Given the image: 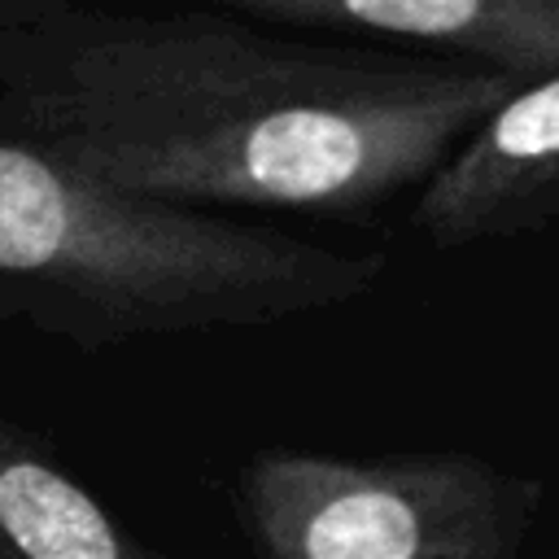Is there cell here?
<instances>
[{"instance_id": "cell-3", "label": "cell", "mask_w": 559, "mask_h": 559, "mask_svg": "<svg viewBox=\"0 0 559 559\" xmlns=\"http://www.w3.org/2000/svg\"><path fill=\"white\" fill-rule=\"evenodd\" d=\"M245 502L271 559H507L524 485L467 454H262Z\"/></svg>"}, {"instance_id": "cell-5", "label": "cell", "mask_w": 559, "mask_h": 559, "mask_svg": "<svg viewBox=\"0 0 559 559\" xmlns=\"http://www.w3.org/2000/svg\"><path fill=\"white\" fill-rule=\"evenodd\" d=\"M70 0H0V13H31ZM197 4L319 39L441 52L511 74L559 70V0H131Z\"/></svg>"}, {"instance_id": "cell-4", "label": "cell", "mask_w": 559, "mask_h": 559, "mask_svg": "<svg viewBox=\"0 0 559 559\" xmlns=\"http://www.w3.org/2000/svg\"><path fill=\"white\" fill-rule=\"evenodd\" d=\"M559 227V70L524 79L424 179L411 231L472 249Z\"/></svg>"}, {"instance_id": "cell-1", "label": "cell", "mask_w": 559, "mask_h": 559, "mask_svg": "<svg viewBox=\"0 0 559 559\" xmlns=\"http://www.w3.org/2000/svg\"><path fill=\"white\" fill-rule=\"evenodd\" d=\"M524 79L197 4L0 13V144L197 214L380 218Z\"/></svg>"}, {"instance_id": "cell-2", "label": "cell", "mask_w": 559, "mask_h": 559, "mask_svg": "<svg viewBox=\"0 0 559 559\" xmlns=\"http://www.w3.org/2000/svg\"><path fill=\"white\" fill-rule=\"evenodd\" d=\"M380 271V253L122 197L0 144V323L74 349L323 310Z\"/></svg>"}, {"instance_id": "cell-6", "label": "cell", "mask_w": 559, "mask_h": 559, "mask_svg": "<svg viewBox=\"0 0 559 559\" xmlns=\"http://www.w3.org/2000/svg\"><path fill=\"white\" fill-rule=\"evenodd\" d=\"M0 559H162L22 424L0 419Z\"/></svg>"}]
</instances>
